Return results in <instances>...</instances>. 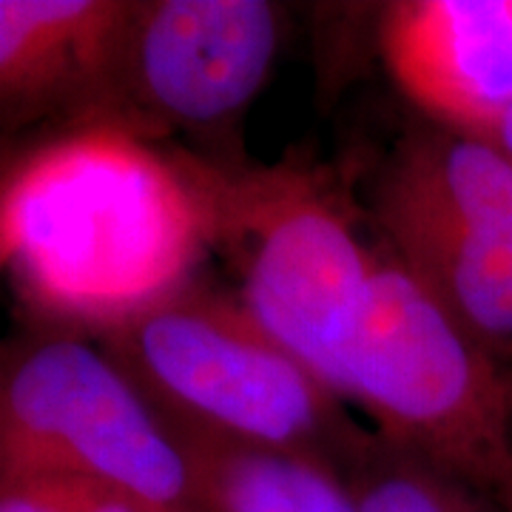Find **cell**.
Segmentation results:
<instances>
[{"instance_id": "9a60e30c", "label": "cell", "mask_w": 512, "mask_h": 512, "mask_svg": "<svg viewBox=\"0 0 512 512\" xmlns=\"http://www.w3.org/2000/svg\"><path fill=\"white\" fill-rule=\"evenodd\" d=\"M3 165H6V160H0V177H3ZM6 265H9V248H6L3 228H0V271H6Z\"/></svg>"}, {"instance_id": "30bf717a", "label": "cell", "mask_w": 512, "mask_h": 512, "mask_svg": "<svg viewBox=\"0 0 512 512\" xmlns=\"http://www.w3.org/2000/svg\"><path fill=\"white\" fill-rule=\"evenodd\" d=\"M177 439L191 464L200 512H356L342 470L325 458L191 436Z\"/></svg>"}, {"instance_id": "7a4b0ae2", "label": "cell", "mask_w": 512, "mask_h": 512, "mask_svg": "<svg viewBox=\"0 0 512 512\" xmlns=\"http://www.w3.org/2000/svg\"><path fill=\"white\" fill-rule=\"evenodd\" d=\"M103 348L177 436L308 453L336 464L370 427L239 302L183 291L103 333Z\"/></svg>"}, {"instance_id": "9c48e42d", "label": "cell", "mask_w": 512, "mask_h": 512, "mask_svg": "<svg viewBox=\"0 0 512 512\" xmlns=\"http://www.w3.org/2000/svg\"><path fill=\"white\" fill-rule=\"evenodd\" d=\"M128 0H0V128L89 120Z\"/></svg>"}, {"instance_id": "8fae6325", "label": "cell", "mask_w": 512, "mask_h": 512, "mask_svg": "<svg viewBox=\"0 0 512 512\" xmlns=\"http://www.w3.org/2000/svg\"><path fill=\"white\" fill-rule=\"evenodd\" d=\"M356 512H512L498 495L379 433L342 464Z\"/></svg>"}, {"instance_id": "6da1fadb", "label": "cell", "mask_w": 512, "mask_h": 512, "mask_svg": "<svg viewBox=\"0 0 512 512\" xmlns=\"http://www.w3.org/2000/svg\"><path fill=\"white\" fill-rule=\"evenodd\" d=\"M0 228L23 299L100 336L191 285L214 239L200 168L97 120L6 157Z\"/></svg>"}, {"instance_id": "8992f818", "label": "cell", "mask_w": 512, "mask_h": 512, "mask_svg": "<svg viewBox=\"0 0 512 512\" xmlns=\"http://www.w3.org/2000/svg\"><path fill=\"white\" fill-rule=\"evenodd\" d=\"M390 256L478 345L512 359V160L490 140L424 126L376 174Z\"/></svg>"}, {"instance_id": "4fadbf2b", "label": "cell", "mask_w": 512, "mask_h": 512, "mask_svg": "<svg viewBox=\"0 0 512 512\" xmlns=\"http://www.w3.org/2000/svg\"><path fill=\"white\" fill-rule=\"evenodd\" d=\"M0 512H66L46 478H0Z\"/></svg>"}, {"instance_id": "7c38bea8", "label": "cell", "mask_w": 512, "mask_h": 512, "mask_svg": "<svg viewBox=\"0 0 512 512\" xmlns=\"http://www.w3.org/2000/svg\"><path fill=\"white\" fill-rule=\"evenodd\" d=\"M66 512H157L137 495L86 478H46Z\"/></svg>"}, {"instance_id": "5bb4252c", "label": "cell", "mask_w": 512, "mask_h": 512, "mask_svg": "<svg viewBox=\"0 0 512 512\" xmlns=\"http://www.w3.org/2000/svg\"><path fill=\"white\" fill-rule=\"evenodd\" d=\"M493 143L512 160V114L507 117V120H504V126L498 128V134H495Z\"/></svg>"}, {"instance_id": "ba28073f", "label": "cell", "mask_w": 512, "mask_h": 512, "mask_svg": "<svg viewBox=\"0 0 512 512\" xmlns=\"http://www.w3.org/2000/svg\"><path fill=\"white\" fill-rule=\"evenodd\" d=\"M382 49L433 126L493 143L512 114V0L393 3Z\"/></svg>"}, {"instance_id": "2e32d148", "label": "cell", "mask_w": 512, "mask_h": 512, "mask_svg": "<svg viewBox=\"0 0 512 512\" xmlns=\"http://www.w3.org/2000/svg\"><path fill=\"white\" fill-rule=\"evenodd\" d=\"M504 367H507V376H510V390H512V359Z\"/></svg>"}, {"instance_id": "52a82bcc", "label": "cell", "mask_w": 512, "mask_h": 512, "mask_svg": "<svg viewBox=\"0 0 512 512\" xmlns=\"http://www.w3.org/2000/svg\"><path fill=\"white\" fill-rule=\"evenodd\" d=\"M282 9L265 0H128L89 120L137 137L234 123L274 69Z\"/></svg>"}, {"instance_id": "3957f363", "label": "cell", "mask_w": 512, "mask_h": 512, "mask_svg": "<svg viewBox=\"0 0 512 512\" xmlns=\"http://www.w3.org/2000/svg\"><path fill=\"white\" fill-rule=\"evenodd\" d=\"M339 396L370 430L498 495L512 510V390L504 362L393 256H379Z\"/></svg>"}, {"instance_id": "5b68a950", "label": "cell", "mask_w": 512, "mask_h": 512, "mask_svg": "<svg viewBox=\"0 0 512 512\" xmlns=\"http://www.w3.org/2000/svg\"><path fill=\"white\" fill-rule=\"evenodd\" d=\"M200 171L214 239L231 237L239 248L242 311L339 393L379 256L345 208L305 174L225 180Z\"/></svg>"}, {"instance_id": "277c9868", "label": "cell", "mask_w": 512, "mask_h": 512, "mask_svg": "<svg viewBox=\"0 0 512 512\" xmlns=\"http://www.w3.org/2000/svg\"><path fill=\"white\" fill-rule=\"evenodd\" d=\"M0 478H86L200 512L183 441L106 348L66 333L0 350Z\"/></svg>"}]
</instances>
